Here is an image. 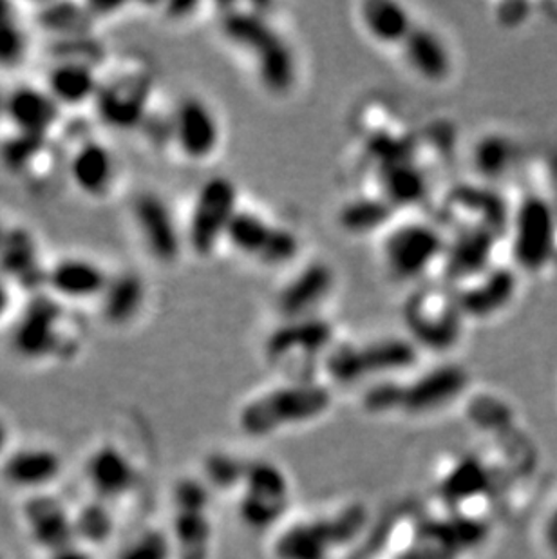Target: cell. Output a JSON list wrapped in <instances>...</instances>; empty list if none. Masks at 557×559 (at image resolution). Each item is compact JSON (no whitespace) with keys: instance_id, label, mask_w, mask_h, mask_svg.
Returning <instances> with one entry per match:
<instances>
[{"instance_id":"obj_39","label":"cell","mask_w":557,"mask_h":559,"mask_svg":"<svg viewBox=\"0 0 557 559\" xmlns=\"http://www.w3.org/2000/svg\"><path fill=\"white\" fill-rule=\"evenodd\" d=\"M5 111H8V91L0 87V122L5 120Z\"/></svg>"},{"instance_id":"obj_7","label":"cell","mask_w":557,"mask_h":559,"mask_svg":"<svg viewBox=\"0 0 557 559\" xmlns=\"http://www.w3.org/2000/svg\"><path fill=\"white\" fill-rule=\"evenodd\" d=\"M170 140L192 162L211 158L222 142L216 112L200 96H183L170 112Z\"/></svg>"},{"instance_id":"obj_28","label":"cell","mask_w":557,"mask_h":559,"mask_svg":"<svg viewBox=\"0 0 557 559\" xmlns=\"http://www.w3.org/2000/svg\"><path fill=\"white\" fill-rule=\"evenodd\" d=\"M98 109L107 123L121 129H132L145 120V95L134 85L112 84L100 87L98 95Z\"/></svg>"},{"instance_id":"obj_10","label":"cell","mask_w":557,"mask_h":559,"mask_svg":"<svg viewBox=\"0 0 557 559\" xmlns=\"http://www.w3.org/2000/svg\"><path fill=\"white\" fill-rule=\"evenodd\" d=\"M333 341V328L319 317L284 321L275 328L264 352L270 362L278 366L308 365L327 352Z\"/></svg>"},{"instance_id":"obj_25","label":"cell","mask_w":557,"mask_h":559,"mask_svg":"<svg viewBox=\"0 0 557 559\" xmlns=\"http://www.w3.org/2000/svg\"><path fill=\"white\" fill-rule=\"evenodd\" d=\"M360 22L369 37L384 46H402L416 22L404 4L393 0H368L360 5Z\"/></svg>"},{"instance_id":"obj_26","label":"cell","mask_w":557,"mask_h":559,"mask_svg":"<svg viewBox=\"0 0 557 559\" xmlns=\"http://www.w3.org/2000/svg\"><path fill=\"white\" fill-rule=\"evenodd\" d=\"M100 87L95 71L82 62L58 63L48 74L46 84L60 107L84 106L85 102L96 100Z\"/></svg>"},{"instance_id":"obj_22","label":"cell","mask_w":557,"mask_h":559,"mask_svg":"<svg viewBox=\"0 0 557 559\" xmlns=\"http://www.w3.org/2000/svg\"><path fill=\"white\" fill-rule=\"evenodd\" d=\"M328 393L317 385H294L264 395L248 409L253 423H281L284 418L305 417L327 406ZM250 420V423H252Z\"/></svg>"},{"instance_id":"obj_19","label":"cell","mask_w":557,"mask_h":559,"mask_svg":"<svg viewBox=\"0 0 557 559\" xmlns=\"http://www.w3.org/2000/svg\"><path fill=\"white\" fill-rule=\"evenodd\" d=\"M69 178L87 198H104L118 178V164L111 148L100 142L82 143L69 159Z\"/></svg>"},{"instance_id":"obj_12","label":"cell","mask_w":557,"mask_h":559,"mask_svg":"<svg viewBox=\"0 0 557 559\" xmlns=\"http://www.w3.org/2000/svg\"><path fill=\"white\" fill-rule=\"evenodd\" d=\"M447 219L462 230H487L498 236L507 223L503 201L487 189L460 187L446 203Z\"/></svg>"},{"instance_id":"obj_40","label":"cell","mask_w":557,"mask_h":559,"mask_svg":"<svg viewBox=\"0 0 557 559\" xmlns=\"http://www.w3.org/2000/svg\"><path fill=\"white\" fill-rule=\"evenodd\" d=\"M8 228L5 227L4 223L0 222V245H2V241H4L5 234H8Z\"/></svg>"},{"instance_id":"obj_31","label":"cell","mask_w":557,"mask_h":559,"mask_svg":"<svg viewBox=\"0 0 557 559\" xmlns=\"http://www.w3.org/2000/svg\"><path fill=\"white\" fill-rule=\"evenodd\" d=\"M33 538L48 547V552L73 544L74 522L58 506H38L29 518Z\"/></svg>"},{"instance_id":"obj_37","label":"cell","mask_w":557,"mask_h":559,"mask_svg":"<svg viewBox=\"0 0 557 559\" xmlns=\"http://www.w3.org/2000/svg\"><path fill=\"white\" fill-rule=\"evenodd\" d=\"M11 307V286L5 275L0 274V321Z\"/></svg>"},{"instance_id":"obj_27","label":"cell","mask_w":557,"mask_h":559,"mask_svg":"<svg viewBox=\"0 0 557 559\" xmlns=\"http://www.w3.org/2000/svg\"><path fill=\"white\" fill-rule=\"evenodd\" d=\"M379 170L382 200L388 201L390 205H415L416 201H420L426 194V176L413 164V158L382 165Z\"/></svg>"},{"instance_id":"obj_23","label":"cell","mask_w":557,"mask_h":559,"mask_svg":"<svg viewBox=\"0 0 557 559\" xmlns=\"http://www.w3.org/2000/svg\"><path fill=\"white\" fill-rule=\"evenodd\" d=\"M402 53L413 73L427 82H443L452 71V57L443 38L431 27L415 24L402 43Z\"/></svg>"},{"instance_id":"obj_8","label":"cell","mask_w":557,"mask_h":559,"mask_svg":"<svg viewBox=\"0 0 557 559\" xmlns=\"http://www.w3.org/2000/svg\"><path fill=\"white\" fill-rule=\"evenodd\" d=\"M132 219L147 252L158 263L173 264L183 250L185 233L178 227L167 201L153 190H145L132 201Z\"/></svg>"},{"instance_id":"obj_5","label":"cell","mask_w":557,"mask_h":559,"mask_svg":"<svg viewBox=\"0 0 557 559\" xmlns=\"http://www.w3.org/2000/svg\"><path fill=\"white\" fill-rule=\"evenodd\" d=\"M225 241L232 249L266 266L288 264L300 250L297 234L250 211L237 212Z\"/></svg>"},{"instance_id":"obj_4","label":"cell","mask_w":557,"mask_h":559,"mask_svg":"<svg viewBox=\"0 0 557 559\" xmlns=\"http://www.w3.org/2000/svg\"><path fill=\"white\" fill-rule=\"evenodd\" d=\"M416 344L402 337L375 338L364 344H347L333 349L328 371L333 379L353 382L368 374L390 373L415 365Z\"/></svg>"},{"instance_id":"obj_6","label":"cell","mask_w":557,"mask_h":559,"mask_svg":"<svg viewBox=\"0 0 557 559\" xmlns=\"http://www.w3.org/2000/svg\"><path fill=\"white\" fill-rule=\"evenodd\" d=\"M446 245L437 228L424 223H405L386 236L382 247L386 269L394 280H416L432 264L440 263Z\"/></svg>"},{"instance_id":"obj_24","label":"cell","mask_w":557,"mask_h":559,"mask_svg":"<svg viewBox=\"0 0 557 559\" xmlns=\"http://www.w3.org/2000/svg\"><path fill=\"white\" fill-rule=\"evenodd\" d=\"M147 301V286L142 275L132 270H123L109 277L106 290L102 294L100 313L111 326H127L142 313Z\"/></svg>"},{"instance_id":"obj_35","label":"cell","mask_w":557,"mask_h":559,"mask_svg":"<svg viewBox=\"0 0 557 559\" xmlns=\"http://www.w3.org/2000/svg\"><path fill=\"white\" fill-rule=\"evenodd\" d=\"M118 559H167V549L158 534H140L120 550Z\"/></svg>"},{"instance_id":"obj_15","label":"cell","mask_w":557,"mask_h":559,"mask_svg":"<svg viewBox=\"0 0 557 559\" xmlns=\"http://www.w3.org/2000/svg\"><path fill=\"white\" fill-rule=\"evenodd\" d=\"M498 236L487 230H462L446 245L442 272L449 283H469L490 270Z\"/></svg>"},{"instance_id":"obj_20","label":"cell","mask_w":557,"mask_h":559,"mask_svg":"<svg viewBox=\"0 0 557 559\" xmlns=\"http://www.w3.org/2000/svg\"><path fill=\"white\" fill-rule=\"evenodd\" d=\"M58 111L60 106L46 87L16 85L8 91L5 120H10L16 132L46 138L57 123Z\"/></svg>"},{"instance_id":"obj_14","label":"cell","mask_w":557,"mask_h":559,"mask_svg":"<svg viewBox=\"0 0 557 559\" xmlns=\"http://www.w3.org/2000/svg\"><path fill=\"white\" fill-rule=\"evenodd\" d=\"M62 471L60 454L44 445L15 449L2 462V478L5 484L21 491H44L46 487L54 486Z\"/></svg>"},{"instance_id":"obj_38","label":"cell","mask_w":557,"mask_h":559,"mask_svg":"<svg viewBox=\"0 0 557 559\" xmlns=\"http://www.w3.org/2000/svg\"><path fill=\"white\" fill-rule=\"evenodd\" d=\"M10 426L0 417V462H4L5 456L10 454Z\"/></svg>"},{"instance_id":"obj_9","label":"cell","mask_w":557,"mask_h":559,"mask_svg":"<svg viewBox=\"0 0 557 559\" xmlns=\"http://www.w3.org/2000/svg\"><path fill=\"white\" fill-rule=\"evenodd\" d=\"M512 234V253L518 266L529 272L542 270L554 250L556 225L550 206L537 198L523 201L514 214Z\"/></svg>"},{"instance_id":"obj_32","label":"cell","mask_w":557,"mask_h":559,"mask_svg":"<svg viewBox=\"0 0 557 559\" xmlns=\"http://www.w3.org/2000/svg\"><path fill=\"white\" fill-rule=\"evenodd\" d=\"M393 205L382 198H363L344 206L341 225L352 234H369L379 230L390 219Z\"/></svg>"},{"instance_id":"obj_18","label":"cell","mask_w":557,"mask_h":559,"mask_svg":"<svg viewBox=\"0 0 557 559\" xmlns=\"http://www.w3.org/2000/svg\"><path fill=\"white\" fill-rule=\"evenodd\" d=\"M465 371L457 365L440 366L437 370L429 371L413 384L402 388H384L382 390V404L390 401L404 404L407 409L424 412L427 407L440 406L457 395L465 384Z\"/></svg>"},{"instance_id":"obj_11","label":"cell","mask_w":557,"mask_h":559,"mask_svg":"<svg viewBox=\"0 0 557 559\" xmlns=\"http://www.w3.org/2000/svg\"><path fill=\"white\" fill-rule=\"evenodd\" d=\"M335 272L324 261H313L299 270L275 297V310L283 321L316 317L317 308L335 288Z\"/></svg>"},{"instance_id":"obj_17","label":"cell","mask_w":557,"mask_h":559,"mask_svg":"<svg viewBox=\"0 0 557 559\" xmlns=\"http://www.w3.org/2000/svg\"><path fill=\"white\" fill-rule=\"evenodd\" d=\"M454 294L465 319H487L500 313L514 299L515 275L503 266L490 269Z\"/></svg>"},{"instance_id":"obj_21","label":"cell","mask_w":557,"mask_h":559,"mask_svg":"<svg viewBox=\"0 0 557 559\" xmlns=\"http://www.w3.org/2000/svg\"><path fill=\"white\" fill-rule=\"evenodd\" d=\"M58 310L48 301H38L16 322L13 349L27 360H38L54 354L58 346Z\"/></svg>"},{"instance_id":"obj_34","label":"cell","mask_w":557,"mask_h":559,"mask_svg":"<svg viewBox=\"0 0 557 559\" xmlns=\"http://www.w3.org/2000/svg\"><path fill=\"white\" fill-rule=\"evenodd\" d=\"M43 140L44 138L40 136H32V134L16 132V136L5 143L4 153H2L4 164L10 165V167H15V169L26 167L29 158L37 156Z\"/></svg>"},{"instance_id":"obj_30","label":"cell","mask_w":557,"mask_h":559,"mask_svg":"<svg viewBox=\"0 0 557 559\" xmlns=\"http://www.w3.org/2000/svg\"><path fill=\"white\" fill-rule=\"evenodd\" d=\"M514 159V142L505 134H487L474 147V167L487 180L503 178Z\"/></svg>"},{"instance_id":"obj_33","label":"cell","mask_w":557,"mask_h":559,"mask_svg":"<svg viewBox=\"0 0 557 559\" xmlns=\"http://www.w3.org/2000/svg\"><path fill=\"white\" fill-rule=\"evenodd\" d=\"M27 37L13 5L0 2V68H16L26 59Z\"/></svg>"},{"instance_id":"obj_1","label":"cell","mask_w":557,"mask_h":559,"mask_svg":"<svg viewBox=\"0 0 557 559\" xmlns=\"http://www.w3.org/2000/svg\"><path fill=\"white\" fill-rule=\"evenodd\" d=\"M223 37L252 60L253 71L264 90L275 96L288 95L297 82L294 49L277 27L256 11L223 13Z\"/></svg>"},{"instance_id":"obj_13","label":"cell","mask_w":557,"mask_h":559,"mask_svg":"<svg viewBox=\"0 0 557 559\" xmlns=\"http://www.w3.org/2000/svg\"><path fill=\"white\" fill-rule=\"evenodd\" d=\"M85 480L102 500H120L137 486V465L123 449L115 443H104L85 462Z\"/></svg>"},{"instance_id":"obj_16","label":"cell","mask_w":557,"mask_h":559,"mask_svg":"<svg viewBox=\"0 0 557 559\" xmlns=\"http://www.w3.org/2000/svg\"><path fill=\"white\" fill-rule=\"evenodd\" d=\"M111 274L90 258L69 255L48 270L46 283L49 290L68 301L100 299Z\"/></svg>"},{"instance_id":"obj_36","label":"cell","mask_w":557,"mask_h":559,"mask_svg":"<svg viewBox=\"0 0 557 559\" xmlns=\"http://www.w3.org/2000/svg\"><path fill=\"white\" fill-rule=\"evenodd\" d=\"M48 559H95L91 555L90 549H85L82 545L69 544L63 545L60 549L48 552Z\"/></svg>"},{"instance_id":"obj_3","label":"cell","mask_w":557,"mask_h":559,"mask_svg":"<svg viewBox=\"0 0 557 559\" xmlns=\"http://www.w3.org/2000/svg\"><path fill=\"white\" fill-rule=\"evenodd\" d=\"M463 317L457 294L449 288H422L405 301L404 322L413 343L443 352L460 341Z\"/></svg>"},{"instance_id":"obj_2","label":"cell","mask_w":557,"mask_h":559,"mask_svg":"<svg viewBox=\"0 0 557 559\" xmlns=\"http://www.w3.org/2000/svg\"><path fill=\"white\" fill-rule=\"evenodd\" d=\"M239 209V190L228 176H212L195 194L185 243L200 258L214 253L230 228Z\"/></svg>"},{"instance_id":"obj_29","label":"cell","mask_w":557,"mask_h":559,"mask_svg":"<svg viewBox=\"0 0 557 559\" xmlns=\"http://www.w3.org/2000/svg\"><path fill=\"white\" fill-rule=\"evenodd\" d=\"M38 247L26 228H8L0 245V274L8 281H24L38 272Z\"/></svg>"}]
</instances>
